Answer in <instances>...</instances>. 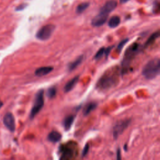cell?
I'll use <instances>...</instances> for the list:
<instances>
[{"mask_svg":"<svg viewBox=\"0 0 160 160\" xmlns=\"http://www.w3.org/2000/svg\"><path fill=\"white\" fill-rule=\"evenodd\" d=\"M89 145L87 143L85 147H84V148H83V151H82V156L83 157H84L86 155H87V153H88V151H89Z\"/></svg>","mask_w":160,"mask_h":160,"instance_id":"obj_22","label":"cell"},{"mask_svg":"<svg viewBox=\"0 0 160 160\" xmlns=\"http://www.w3.org/2000/svg\"><path fill=\"white\" fill-rule=\"evenodd\" d=\"M108 18V15H105V14H102L100 13L96 16L93 20L91 24L93 27H101L106 22Z\"/></svg>","mask_w":160,"mask_h":160,"instance_id":"obj_9","label":"cell"},{"mask_svg":"<svg viewBox=\"0 0 160 160\" xmlns=\"http://www.w3.org/2000/svg\"><path fill=\"white\" fill-rule=\"evenodd\" d=\"M61 139V134L58 131H52L48 135V139L52 143L59 142Z\"/></svg>","mask_w":160,"mask_h":160,"instance_id":"obj_13","label":"cell"},{"mask_svg":"<svg viewBox=\"0 0 160 160\" xmlns=\"http://www.w3.org/2000/svg\"><path fill=\"white\" fill-rule=\"evenodd\" d=\"M116 160H122V158H121V150L119 148L118 149L116 152Z\"/></svg>","mask_w":160,"mask_h":160,"instance_id":"obj_24","label":"cell"},{"mask_svg":"<svg viewBox=\"0 0 160 160\" xmlns=\"http://www.w3.org/2000/svg\"><path fill=\"white\" fill-rule=\"evenodd\" d=\"M117 4L118 3L116 0H109L101 8L100 10V13L109 15L116 8Z\"/></svg>","mask_w":160,"mask_h":160,"instance_id":"obj_8","label":"cell"},{"mask_svg":"<svg viewBox=\"0 0 160 160\" xmlns=\"http://www.w3.org/2000/svg\"><path fill=\"white\" fill-rule=\"evenodd\" d=\"M3 103H2V102H1V101H0V108H1V106H3Z\"/></svg>","mask_w":160,"mask_h":160,"instance_id":"obj_26","label":"cell"},{"mask_svg":"<svg viewBox=\"0 0 160 160\" xmlns=\"http://www.w3.org/2000/svg\"><path fill=\"white\" fill-rule=\"evenodd\" d=\"M3 123L9 131L13 133L15 131L16 125L14 116L11 113H7L3 118Z\"/></svg>","mask_w":160,"mask_h":160,"instance_id":"obj_7","label":"cell"},{"mask_svg":"<svg viewBox=\"0 0 160 160\" xmlns=\"http://www.w3.org/2000/svg\"><path fill=\"white\" fill-rule=\"evenodd\" d=\"M120 22V18L118 16H113L109 20L108 26L111 28H114L118 26Z\"/></svg>","mask_w":160,"mask_h":160,"instance_id":"obj_16","label":"cell"},{"mask_svg":"<svg viewBox=\"0 0 160 160\" xmlns=\"http://www.w3.org/2000/svg\"><path fill=\"white\" fill-rule=\"evenodd\" d=\"M139 49V44L138 43H134L132 45L127 49L125 53L124 59L122 63L123 68L125 69L128 67L130 65L131 61L135 56L136 53L138 52Z\"/></svg>","mask_w":160,"mask_h":160,"instance_id":"obj_4","label":"cell"},{"mask_svg":"<svg viewBox=\"0 0 160 160\" xmlns=\"http://www.w3.org/2000/svg\"><path fill=\"white\" fill-rule=\"evenodd\" d=\"M160 72V60L158 58L153 59L147 63L144 66L142 74L148 80L155 78Z\"/></svg>","mask_w":160,"mask_h":160,"instance_id":"obj_2","label":"cell"},{"mask_svg":"<svg viewBox=\"0 0 160 160\" xmlns=\"http://www.w3.org/2000/svg\"><path fill=\"white\" fill-rule=\"evenodd\" d=\"M55 28L56 27L54 24H49L44 25L38 31L36 36L41 41L48 40L53 35Z\"/></svg>","mask_w":160,"mask_h":160,"instance_id":"obj_5","label":"cell"},{"mask_svg":"<svg viewBox=\"0 0 160 160\" xmlns=\"http://www.w3.org/2000/svg\"><path fill=\"white\" fill-rule=\"evenodd\" d=\"M130 1V0H119L120 3H122V4L125 3H127L128 1Z\"/></svg>","mask_w":160,"mask_h":160,"instance_id":"obj_25","label":"cell"},{"mask_svg":"<svg viewBox=\"0 0 160 160\" xmlns=\"http://www.w3.org/2000/svg\"><path fill=\"white\" fill-rule=\"evenodd\" d=\"M83 58H84V56L83 55H81L78 58H76L74 61L70 63L68 66V69L69 71L70 72L73 71V70H74L75 68H77L82 63Z\"/></svg>","mask_w":160,"mask_h":160,"instance_id":"obj_14","label":"cell"},{"mask_svg":"<svg viewBox=\"0 0 160 160\" xmlns=\"http://www.w3.org/2000/svg\"><path fill=\"white\" fill-rule=\"evenodd\" d=\"M74 121V116H73V115H69V116H66L64 119L63 121V125L66 131H68L69 130H70L73 124Z\"/></svg>","mask_w":160,"mask_h":160,"instance_id":"obj_12","label":"cell"},{"mask_svg":"<svg viewBox=\"0 0 160 160\" xmlns=\"http://www.w3.org/2000/svg\"><path fill=\"white\" fill-rule=\"evenodd\" d=\"M53 70V67L52 66H43L38 68L35 71L36 76L38 77L46 76L50 73Z\"/></svg>","mask_w":160,"mask_h":160,"instance_id":"obj_10","label":"cell"},{"mask_svg":"<svg viewBox=\"0 0 160 160\" xmlns=\"http://www.w3.org/2000/svg\"><path fill=\"white\" fill-rule=\"evenodd\" d=\"M131 123V119H123L117 122L113 127V134L114 139H117L125 130L127 128Z\"/></svg>","mask_w":160,"mask_h":160,"instance_id":"obj_6","label":"cell"},{"mask_svg":"<svg viewBox=\"0 0 160 160\" xmlns=\"http://www.w3.org/2000/svg\"><path fill=\"white\" fill-rule=\"evenodd\" d=\"M89 5H90V3L88 2H84L80 4L77 6V8H76V12L78 14L82 13L83 12H84L89 7Z\"/></svg>","mask_w":160,"mask_h":160,"instance_id":"obj_18","label":"cell"},{"mask_svg":"<svg viewBox=\"0 0 160 160\" xmlns=\"http://www.w3.org/2000/svg\"><path fill=\"white\" fill-rule=\"evenodd\" d=\"M27 4H21L20 5H19L18 6H17L15 10L16 11H22L27 7Z\"/></svg>","mask_w":160,"mask_h":160,"instance_id":"obj_23","label":"cell"},{"mask_svg":"<svg viewBox=\"0 0 160 160\" xmlns=\"http://www.w3.org/2000/svg\"><path fill=\"white\" fill-rule=\"evenodd\" d=\"M97 106V104L94 103V102H91V103H89L87 104L85 107L83 109V114L85 116H87L89 113H91L94 109H96Z\"/></svg>","mask_w":160,"mask_h":160,"instance_id":"obj_15","label":"cell"},{"mask_svg":"<svg viewBox=\"0 0 160 160\" xmlns=\"http://www.w3.org/2000/svg\"><path fill=\"white\" fill-rule=\"evenodd\" d=\"M44 90L40 89L38 91L35 96V102L33 107L31 108L30 111L29 118L30 119H33L36 115L40 113V111L42 110L43 107L44 105Z\"/></svg>","mask_w":160,"mask_h":160,"instance_id":"obj_3","label":"cell"},{"mask_svg":"<svg viewBox=\"0 0 160 160\" xmlns=\"http://www.w3.org/2000/svg\"><path fill=\"white\" fill-rule=\"evenodd\" d=\"M128 41H129V39H128V38H127V39H125V40H122V41H121L119 43L118 46V47H117V51L118 52V53H120V52H121V50H122V49L123 48L124 46L125 45V44H126L128 42Z\"/></svg>","mask_w":160,"mask_h":160,"instance_id":"obj_21","label":"cell"},{"mask_svg":"<svg viewBox=\"0 0 160 160\" xmlns=\"http://www.w3.org/2000/svg\"><path fill=\"white\" fill-rule=\"evenodd\" d=\"M159 31L155 32V33H153L150 36V38H148V39L147 40L146 42L145 43V47L148 46L150 45V44H151L152 43H154L156 41V40L157 39V38H159Z\"/></svg>","mask_w":160,"mask_h":160,"instance_id":"obj_17","label":"cell"},{"mask_svg":"<svg viewBox=\"0 0 160 160\" xmlns=\"http://www.w3.org/2000/svg\"><path fill=\"white\" fill-rule=\"evenodd\" d=\"M56 89L55 87H51L48 88L46 93V95L49 98L51 99L53 98L56 96Z\"/></svg>","mask_w":160,"mask_h":160,"instance_id":"obj_19","label":"cell"},{"mask_svg":"<svg viewBox=\"0 0 160 160\" xmlns=\"http://www.w3.org/2000/svg\"><path fill=\"white\" fill-rule=\"evenodd\" d=\"M80 76H76L75 77H74L73 79L71 80H69L64 87V91L65 93H68L70 91H72V89L74 88V86L77 84L78 81H79Z\"/></svg>","mask_w":160,"mask_h":160,"instance_id":"obj_11","label":"cell"},{"mask_svg":"<svg viewBox=\"0 0 160 160\" xmlns=\"http://www.w3.org/2000/svg\"><path fill=\"white\" fill-rule=\"evenodd\" d=\"M105 48H101V49H100L98 50V52L96 53L95 56H94V59L95 60H99L100 58H101L103 56V55H105Z\"/></svg>","mask_w":160,"mask_h":160,"instance_id":"obj_20","label":"cell"},{"mask_svg":"<svg viewBox=\"0 0 160 160\" xmlns=\"http://www.w3.org/2000/svg\"><path fill=\"white\" fill-rule=\"evenodd\" d=\"M119 80V73L117 68L105 72L97 82V88L99 91H106L117 85Z\"/></svg>","mask_w":160,"mask_h":160,"instance_id":"obj_1","label":"cell"}]
</instances>
